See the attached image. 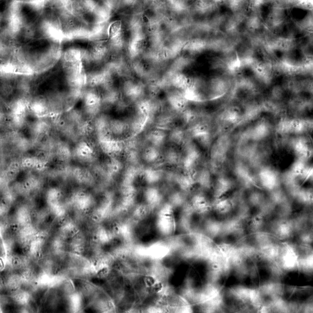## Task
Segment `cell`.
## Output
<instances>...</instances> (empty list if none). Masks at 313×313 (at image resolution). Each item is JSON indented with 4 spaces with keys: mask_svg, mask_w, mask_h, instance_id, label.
<instances>
[{
    "mask_svg": "<svg viewBox=\"0 0 313 313\" xmlns=\"http://www.w3.org/2000/svg\"><path fill=\"white\" fill-rule=\"evenodd\" d=\"M67 2L68 9L71 14L78 17L90 12L94 8L92 2L90 1H71Z\"/></svg>",
    "mask_w": 313,
    "mask_h": 313,
    "instance_id": "7",
    "label": "cell"
},
{
    "mask_svg": "<svg viewBox=\"0 0 313 313\" xmlns=\"http://www.w3.org/2000/svg\"><path fill=\"white\" fill-rule=\"evenodd\" d=\"M84 98V105L87 111L91 114H94L97 105V97L95 92L92 90L87 94Z\"/></svg>",
    "mask_w": 313,
    "mask_h": 313,
    "instance_id": "12",
    "label": "cell"
},
{
    "mask_svg": "<svg viewBox=\"0 0 313 313\" xmlns=\"http://www.w3.org/2000/svg\"><path fill=\"white\" fill-rule=\"evenodd\" d=\"M234 181L230 177L221 175L216 179L214 186V195L216 199L231 194L235 187Z\"/></svg>",
    "mask_w": 313,
    "mask_h": 313,
    "instance_id": "6",
    "label": "cell"
},
{
    "mask_svg": "<svg viewBox=\"0 0 313 313\" xmlns=\"http://www.w3.org/2000/svg\"><path fill=\"white\" fill-rule=\"evenodd\" d=\"M32 74L0 71L1 102L10 104L28 103Z\"/></svg>",
    "mask_w": 313,
    "mask_h": 313,
    "instance_id": "2",
    "label": "cell"
},
{
    "mask_svg": "<svg viewBox=\"0 0 313 313\" xmlns=\"http://www.w3.org/2000/svg\"><path fill=\"white\" fill-rule=\"evenodd\" d=\"M192 205L193 208L197 212H200L207 210L209 205L205 197L201 194H198L192 199Z\"/></svg>",
    "mask_w": 313,
    "mask_h": 313,
    "instance_id": "13",
    "label": "cell"
},
{
    "mask_svg": "<svg viewBox=\"0 0 313 313\" xmlns=\"http://www.w3.org/2000/svg\"><path fill=\"white\" fill-rule=\"evenodd\" d=\"M232 144L229 133L217 135L211 145L210 158L213 166L216 169L222 168L228 159Z\"/></svg>",
    "mask_w": 313,
    "mask_h": 313,
    "instance_id": "4",
    "label": "cell"
},
{
    "mask_svg": "<svg viewBox=\"0 0 313 313\" xmlns=\"http://www.w3.org/2000/svg\"><path fill=\"white\" fill-rule=\"evenodd\" d=\"M65 15L61 22L63 31L71 35L76 34L83 29L82 22L78 17L71 14Z\"/></svg>",
    "mask_w": 313,
    "mask_h": 313,
    "instance_id": "9",
    "label": "cell"
},
{
    "mask_svg": "<svg viewBox=\"0 0 313 313\" xmlns=\"http://www.w3.org/2000/svg\"><path fill=\"white\" fill-rule=\"evenodd\" d=\"M121 26L120 20L116 21L110 25L108 29V40H111L119 35Z\"/></svg>",
    "mask_w": 313,
    "mask_h": 313,
    "instance_id": "14",
    "label": "cell"
},
{
    "mask_svg": "<svg viewBox=\"0 0 313 313\" xmlns=\"http://www.w3.org/2000/svg\"><path fill=\"white\" fill-rule=\"evenodd\" d=\"M242 105L232 103L219 112L216 119L217 135L228 133L240 126L244 115Z\"/></svg>",
    "mask_w": 313,
    "mask_h": 313,
    "instance_id": "3",
    "label": "cell"
},
{
    "mask_svg": "<svg viewBox=\"0 0 313 313\" xmlns=\"http://www.w3.org/2000/svg\"><path fill=\"white\" fill-rule=\"evenodd\" d=\"M92 282L96 284H101L103 282V280L98 278H94L92 279Z\"/></svg>",
    "mask_w": 313,
    "mask_h": 313,
    "instance_id": "16",
    "label": "cell"
},
{
    "mask_svg": "<svg viewBox=\"0 0 313 313\" xmlns=\"http://www.w3.org/2000/svg\"><path fill=\"white\" fill-rule=\"evenodd\" d=\"M107 49L106 43L101 41H94L89 43L87 52L92 60L95 61L99 58Z\"/></svg>",
    "mask_w": 313,
    "mask_h": 313,
    "instance_id": "11",
    "label": "cell"
},
{
    "mask_svg": "<svg viewBox=\"0 0 313 313\" xmlns=\"http://www.w3.org/2000/svg\"><path fill=\"white\" fill-rule=\"evenodd\" d=\"M287 284L297 286H303L310 284L309 277L298 272H291L287 274L284 278Z\"/></svg>",
    "mask_w": 313,
    "mask_h": 313,
    "instance_id": "10",
    "label": "cell"
},
{
    "mask_svg": "<svg viewBox=\"0 0 313 313\" xmlns=\"http://www.w3.org/2000/svg\"><path fill=\"white\" fill-rule=\"evenodd\" d=\"M211 130L209 123L203 120H200L194 126L192 131L198 143L206 148L211 144Z\"/></svg>",
    "mask_w": 313,
    "mask_h": 313,
    "instance_id": "5",
    "label": "cell"
},
{
    "mask_svg": "<svg viewBox=\"0 0 313 313\" xmlns=\"http://www.w3.org/2000/svg\"><path fill=\"white\" fill-rule=\"evenodd\" d=\"M233 173L237 181L242 186H248L253 181L244 162L239 159L233 168Z\"/></svg>",
    "mask_w": 313,
    "mask_h": 313,
    "instance_id": "8",
    "label": "cell"
},
{
    "mask_svg": "<svg viewBox=\"0 0 313 313\" xmlns=\"http://www.w3.org/2000/svg\"><path fill=\"white\" fill-rule=\"evenodd\" d=\"M200 181L203 186L210 188L211 186V181L209 173L206 171L203 172L201 175Z\"/></svg>",
    "mask_w": 313,
    "mask_h": 313,
    "instance_id": "15",
    "label": "cell"
},
{
    "mask_svg": "<svg viewBox=\"0 0 313 313\" xmlns=\"http://www.w3.org/2000/svg\"><path fill=\"white\" fill-rule=\"evenodd\" d=\"M64 74L61 66L55 65L32 74L28 103L41 111H46L67 102L72 93L68 87Z\"/></svg>",
    "mask_w": 313,
    "mask_h": 313,
    "instance_id": "1",
    "label": "cell"
}]
</instances>
